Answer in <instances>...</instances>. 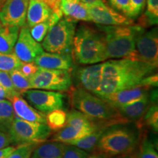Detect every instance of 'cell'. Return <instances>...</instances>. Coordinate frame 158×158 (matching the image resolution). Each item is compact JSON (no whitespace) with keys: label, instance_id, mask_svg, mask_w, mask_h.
Instances as JSON below:
<instances>
[{"label":"cell","instance_id":"1","mask_svg":"<svg viewBox=\"0 0 158 158\" xmlns=\"http://www.w3.org/2000/svg\"><path fill=\"white\" fill-rule=\"evenodd\" d=\"M157 67L130 59H113L102 63V79L96 95L103 97L140 85L143 79L155 73Z\"/></svg>","mask_w":158,"mask_h":158},{"label":"cell","instance_id":"2","mask_svg":"<svg viewBox=\"0 0 158 158\" xmlns=\"http://www.w3.org/2000/svg\"><path fill=\"white\" fill-rule=\"evenodd\" d=\"M68 92L69 102L74 108L98 127H109L129 122L122 117L109 102L78 86H73Z\"/></svg>","mask_w":158,"mask_h":158},{"label":"cell","instance_id":"3","mask_svg":"<svg viewBox=\"0 0 158 158\" xmlns=\"http://www.w3.org/2000/svg\"><path fill=\"white\" fill-rule=\"evenodd\" d=\"M143 130L134 122L109 126L100 138L92 152L106 158L129 155L138 150Z\"/></svg>","mask_w":158,"mask_h":158},{"label":"cell","instance_id":"4","mask_svg":"<svg viewBox=\"0 0 158 158\" xmlns=\"http://www.w3.org/2000/svg\"><path fill=\"white\" fill-rule=\"evenodd\" d=\"M71 56L78 64L89 65L107 60L103 32L81 23L76 29Z\"/></svg>","mask_w":158,"mask_h":158},{"label":"cell","instance_id":"5","mask_svg":"<svg viewBox=\"0 0 158 158\" xmlns=\"http://www.w3.org/2000/svg\"><path fill=\"white\" fill-rule=\"evenodd\" d=\"M104 34L106 52L108 59L138 60L135 40L145 28L138 24L99 27Z\"/></svg>","mask_w":158,"mask_h":158},{"label":"cell","instance_id":"6","mask_svg":"<svg viewBox=\"0 0 158 158\" xmlns=\"http://www.w3.org/2000/svg\"><path fill=\"white\" fill-rule=\"evenodd\" d=\"M77 22L75 20L62 18L51 27L42 41L43 50L47 52L71 55Z\"/></svg>","mask_w":158,"mask_h":158},{"label":"cell","instance_id":"7","mask_svg":"<svg viewBox=\"0 0 158 158\" xmlns=\"http://www.w3.org/2000/svg\"><path fill=\"white\" fill-rule=\"evenodd\" d=\"M13 145L40 143L48 140L52 131L45 123L29 122L15 116L8 131Z\"/></svg>","mask_w":158,"mask_h":158},{"label":"cell","instance_id":"8","mask_svg":"<svg viewBox=\"0 0 158 158\" xmlns=\"http://www.w3.org/2000/svg\"><path fill=\"white\" fill-rule=\"evenodd\" d=\"M31 89L68 92L73 86L71 70L39 68L29 78Z\"/></svg>","mask_w":158,"mask_h":158},{"label":"cell","instance_id":"9","mask_svg":"<svg viewBox=\"0 0 158 158\" xmlns=\"http://www.w3.org/2000/svg\"><path fill=\"white\" fill-rule=\"evenodd\" d=\"M21 94L33 108L45 115L64 106L65 96L61 92L29 89Z\"/></svg>","mask_w":158,"mask_h":158},{"label":"cell","instance_id":"10","mask_svg":"<svg viewBox=\"0 0 158 158\" xmlns=\"http://www.w3.org/2000/svg\"><path fill=\"white\" fill-rule=\"evenodd\" d=\"M90 20L92 22L102 26L133 25L134 21L130 18L118 13L108 6L106 2L87 5Z\"/></svg>","mask_w":158,"mask_h":158},{"label":"cell","instance_id":"11","mask_svg":"<svg viewBox=\"0 0 158 158\" xmlns=\"http://www.w3.org/2000/svg\"><path fill=\"white\" fill-rule=\"evenodd\" d=\"M135 51L138 60L157 67L158 33L157 28L145 29L138 35L135 40Z\"/></svg>","mask_w":158,"mask_h":158},{"label":"cell","instance_id":"12","mask_svg":"<svg viewBox=\"0 0 158 158\" xmlns=\"http://www.w3.org/2000/svg\"><path fill=\"white\" fill-rule=\"evenodd\" d=\"M41 44L31 37L27 24L20 28L13 53L22 62H32L43 52Z\"/></svg>","mask_w":158,"mask_h":158},{"label":"cell","instance_id":"13","mask_svg":"<svg viewBox=\"0 0 158 158\" xmlns=\"http://www.w3.org/2000/svg\"><path fill=\"white\" fill-rule=\"evenodd\" d=\"M29 0H6L0 9V22L3 26L21 28L26 25Z\"/></svg>","mask_w":158,"mask_h":158},{"label":"cell","instance_id":"14","mask_svg":"<svg viewBox=\"0 0 158 158\" xmlns=\"http://www.w3.org/2000/svg\"><path fill=\"white\" fill-rule=\"evenodd\" d=\"M102 63L101 62L77 68L74 71L76 86L97 94L102 79Z\"/></svg>","mask_w":158,"mask_h":158},{"label":"cell","instance_id":"15","mask_svg":"<svg viewBox=\"0 0 158 158\" xmlns=\"http://www.w3.org/2000/svg\"><path fill=\"white\" fill-rule=\"evenodd\" d=\"M34 62L39 68L47 69L72 70L73 68V59L71 55L68 54L43 51L35 59Z\"/></svg>","mask_w":158,"mask_h":158},{"label":"cell","instance_id":"16","mask_svg":"<svg viewBox=\"0 0 158 158\" xmlns=\"http://www.w3.org/2000/svg\"><path fill=\"white\" fill-rule=\"evenodd\" d=\"M150 89H152L141 86V85H138L135 87L118 91L114 93L107 94V95L101 97V98L106 100L112 106L116 108L143 98V96L149 93Z\"/></svg>","mask_w":158,"mask_h":158},{"label":"cell","instance_id":"17","mask_svg":"<svg viewBox=\"0 0 158 158\" xmlns=\"http://www.w3.org/2000/svg\"><path fill=\"white\" fill-rule=\"evenodd\" d=\"M10 101L13 106L15 116L18 118L26 121L46 124L45 114L33 108L21 94L14 96Z\"/></svg>","mask_w":158,"mask_h":158},{"label":"cell","instance_id":"18","mask_svg":"<svg viewBox=\"0 0 158 158\" xmlns=\"http://www.w3.org/2000/svg\"><path fill=\"white\" fill-rule=\"evenodd\" d=\"M149 94L150 92L135 101L118 106L116 108L120 115L129 122L136 123L140 122L151 102Z\"/></svg>","mask_w":158,"mask_h":158},{"label":"cell","instance_id":"19","mask_svg":"<svg viewBox=\"0 0 158 158\" xmlns=\"http://www.w3.org/2000/svg\"><path fill=\"white\" fill-rule=\"evenodd\" d=\"M51 13V9L43 0H29L27 13V26L31 28L37 23L47 21Z\"/></svg>","mask_w":158,"mask_h":158},{"label":"cell","instance_id":"20","mask_svg":"<svg viewBox=\"0 0 158 158\" xmlns=\"http://www.w3.org/2000/svg\"><path fill=\"white\" fill-rule=\"evenodd\" d=\"M60 9L65 18L77 21H91L87 5L82 2L61 0Z\"/></svg>","mask_w":158,"mask_h":158},{"label":"cell","instance_id":"21","mask_svg":"<svg viewBox=\"0 0 158 158\" xmlns=\"http://www.w3.org/2000/svg\"><path fill=\"white\" fill-rule=\"evenodd\" d=\"M151 102L147 108L143 118L136 124L140 129L143 130L144 127H147L155 133L158 132V107H157V90L154 89L150 92Z\"/></svg>","mask_w":158,"mask_h":158},{"label":"cell","instance_id":"22","mask_svg":"<svg viewBox=\"0 0 158 158\" xmlns=\"http://www.w3.org/2000/svg\"><path fill=\"white\" fill-rule=\"evenodd\" d=\"M64 144L56 141L40 143L35 148L30 158H63Z\"/></svg>","mask_w":158,"mask_h":158},{"label":"cell","instance_id":"23","mask_svg":"<svg viewBox=\"0 0 158 158\" xmlns=\"http://www.w3.org/2000/svg\"><path fill=\"white\" fill-rule=\"evenodd\" d=\"M19 31L20 27L15 26L0 27V52L13 54Z\"/></svg>","mask_w":158,"mask_h":158},{"label":"cell","instance_id":"24","mask_svg":"<svg viewBox=\"0 0 158 158\" xmlns=\"http://www.w3.org/2000/svg\"><path fill=\"white\" fill-rule=\"evenodd\" d=\"M67 124L90 133L99 127L80 111L72 108L67 112Z\"/></svg>","mask_w":158,"mask_h":158},{"label":"cell","instance_id":"25","mask_svg":"<svg viewBox=\"0 0 158 158\" xmlns=\"http://www.w3.org/2000/svg\"><path fill=\"white\" fill-rule=\"evenodd\" d=\"M88 134L89 133L83 131L80 129H78L76 127H73V126L66 124L65 127L59 130V131L56 132V133H54L52 135L50 141L59 142V143L69 145L73 142L84 137Z\"/></svg>","mask_w":158,"mask_h":158},{"label":"cell","instance_id":"26","mask_svg":"<svg viewBox=\"0 0 158 158\" xmlns=\"http://www.w3.org/2000/svg\"><path fill=\"white\" fill-rule=\"evenodd\" d=\"M108 127H99L93 132L86 135L77 141L73 142L69 145L75 146L79 149L84 150L86 152L91 153L95 148L100 138Z\"/></svg>","mask_w":158,"mask_h":158},{"label":"cell","instance_id":"27","mask_svg":"<svg viewBox=\"0 0 158 158\" xmlns=\"http://www.w3.org/2000/svg\"><path fill=\"white\" fill-rule=\"evenodd\" d=\"M15 116L11 102L8 100H0V131L8 133Z\"/></svg>","mask_w":158,"mask_h":158},{"label":"cell","instance_id":"28","mask_svg":"<svg viewBox=\"0 0 158 158\" xmlns=\"http://www.w3.org/2000/svg\"><path fill=\"white\" fill-rule=\"evenodd\" d=\"M45 121L51 131H59L67 124V112L62 108L55 109L45 115Z\"/></svg>","mask_w":158,"mask_h":158},{"label":"cell","instance_id":"29","mask_svg":"<svg viewBox=\"0 0 158 158\" xmlns=\"http://www.w3.org/2000/svg\"><path fill=\"white\" fill-rule=\"evenodd\" d=\"M158 0H147V10L139 19L138 25L146 28L157 23Z\"/></svg>","mask_w":158,"mask_h":158},{"label":"cell","instance_id":"30","mask_svg":"<svg viewBox=\"0 0 158 158\" xmlns=\"http://www.w3.org/2000/svg\"><path fill=\"white\" fill-rule=\"evenodd\" d=\"M138 158H158L155 145L143 133L138 146Z\"/></svg>","mask_w":158,"mask_h":158},{"label":"cell","instance_id":"31","mask_svg":"<svg viewBox=\"0 0 158 158\" xmlns=\"http://www.w3.org/2000/svg\"><path fill=\"white\" fill-rule=\"evenodd\" d=\"M22 63L14 53L5 54L0 52V70L9 73L12 70H19Z\"/></svg>","mask_w":158,"mask_h":158},{"label":"cell","instance_id":"32","mask_svg":"<svg viewBox=\"0 0 158 158\" xmlns=\"http://www.w3.org/2000/svg\"><path fill=\"white\" fill-rule=\"evenodd\" d=\"M11 81L15 89L20 94L31 89L29 78L24 76L19 70H14L9 72Z\"/></svg>","mask_w":158,"mask_h":158},{"label":"cell","instance_id":"33","mask_svg":"<svg viewBox=\"0 0 158 158\" xmlns=\"http://www.w3.org/2000/svg\"><path fill=\"white\" fill-rule=\"evenodd\" d=\"M51 27L50 21L49 19L47 21H43L42 23H37V24L33 26L32 27L29 28V31L31 37L34 38L37 42H42L44 39L45 35H47L48 31Z\"/></svg>","mask_w":158,"mask_h":158},{"label":"cell","instance_id":"34","mask_svg":"<svg viewBox=\"0 0 158 158\" xmlns=\"http://www.w3.org/2000/svg\"><path fill=\"white\" fill-rule=\"evenodd\" d=\"M39 143H24L18 145L7 158H30L35 148Z\"/></svg>","mask_w":158,"mask_h":158},{"label":"cell","instance_id":"35","mask_svg":"<svg viewBox=\"0 0 158 158\" xmlns=\"http://www.w3.org/2000/svg\"><path fill=\"white\" fill-rule=\"evenodd\" d=\"M89 154L84 150L72 145L64 144L63 158H87Z\"/></svg>","mask_w":158,"mask_h":158},{"label":"cell","instance_id":"36","mask_svg":"<svg viewBox=\"0 0 158 158\" xmlns=\"http://www.w3.org/2000/svg\"><path fill=\"white\" fill-rule=\"evenodd\" d=\"M146 5V0H130L129 13L127 17L130 19H135L141 15Z\"/></svg>","mask_w":158,"mask_h":158},{"label":"cell","instance_id":"37","mask_svg":"<svg viewBox=\"0 0 158 158\" xmlns=\"http://www.w3.org/2000/svg\"><path fill=\"white\" fill-rule=\"evenodd\" d=\"M0 86L8 91L9 92L13 94H19L20 93L15 89L13 82H12L10 76L8 72L0 70Z\"/></svg>","mask_w":158,"mask_h":158},{"label":"cell","instance_id":"38","mask_svg":"<svg viewBox=\"0 0 158 158\" xmlns=\"http://www.w3.org/2000/svg\"><path fill=\"white\" fill-rule=\"evenodd\" d=\"M108 4L112 8L122 12L126 16L129 13L130 0H108Z\"/></svg>","mask_w":158,"mask_h":158},{"label":"cell","instance_id":"39","mask_svg":"<svg viewBox=\"0 0 158 158\" xmlns=\"http://www.w3.org/2000/svg\"><path fill=\"white\" fill-rule=\"evenodd\" d=\"M39 67L35 64L34 62H23L21 65L19 70L21 71L22 73L27 77V78H31L33 75L36 73L38 70Z\"/></svg>","mask_w":158,"mask_h":158},{"label":"cell","instance_id":"40","mask_svg":"<svg viewBox=\"0 0 158 158\" xmlns=\"http://www.w3.org/2000/svg\"><path fill=\"white\" fill-rule=\"evenodd\" d=\"M140 85L141 86H147L149 89H155L157 87L158 85V76L157 73H154L149 75L147 77H145L143 80L140 83Z\"/></svg>","mask_w":158,"mask_h":158},{"label":"cell","instance_id":"41","mask_svg":"<svg viewBox=\"0 0 158 158\" xmlns=\"http://www.w3.org/2000/svg\"><path fill=\"white\" fill-rule=\"evenodd\" d=\"M13 145L12 140L9 134L0 131V149Z\"/></svg>","mask_w":158,"mask_h":158},{"label":"cell","instance_id":"42","mask_svg":"<svg viewBox=\"0 0 158 158\" xmlns=\"http://www.w3.org/2000/svg\"><path fill=\"white\" fill-rule=\"evenodd\" d=\"M48 6L51 9V10L55 13H62L60 9L61 0H43Z\"/></svg>","mask_w":158,"mask_h":158},{"label":"cell","instance_id":"43","mask_svg":"<svg viewBox=\"0 0 158 158\" xmlns=\"http://www.w3.org/2000/svg\"><path fill=\"white\" fill-rule=\"evenodd\" d=\"M18 95V94H13L9 92L8 91H7L6 89H5L2 86H0V100H10L13 97Z\"/></svg>","mask_w":158,"mask_h":158},{"label":"cell","instance_id":"44","mask_svg":"<svg viewBox=\"0 0 158 158\" xmlns=\"http://www.w3.org/2000/svg\"><path fill=\"white\" fill-rule=\"evenodd\" d=\"M16 146L10 145L8 147L0 149V158H7L10 154L15 149Z\"/></svg>","mask_w":158,"mask_h":158},{"label":"cell","instance_id":"45","mask_svg":"<svg viewBox=\"0 0 158 158\" xmlns=\"http://www.w3.org/2000/svg\"><path fill=\"white\" fill-rule=\"evenodd\" d=\"M138 150L137 152H135L129 154V155L118 156V157H116L113 158H138Z\"/></svg>","mask_w":158,"mask_h":158},{"label":"cell","instance_id":"46","mask_svg":"<svg viewBox=\"0 0 158 158\" xmlns=\"http://www.w3.org/2000/svg\"><path fill=\"white\" fill-rule=\"evenodd\" d=\"M80 1L85 4H86V5H92V4H97V3L101 2L103 1V0H80Z\"/></svg>","mask_w":158,"mask_h":158},{"label":"cell","instance_id":"47","mask_svg":"<svg viewBox=\"0 0 158 158\" xmlns=\"http://www.w3.org/2000/svg\"><path fill=\"white\" fill-rule=\"evenodd\" d=\"M87 158H106V157H105L102 155H98V154H96V153H94V152H91L89 155H88Z\"/></svg>","mask_w":158,"mask_h":158},{"label":"cell","instance_id":"48","mask_svg":"<svg viewBox=\"0 0 158 158\" xmlns=\"http://www.w3.org/2000/svg\"><path fill=\"white\" fill-rule=\"evenodd\" d=\"M6 0H0V9H1V7H2L3 4L5 2Z\"/></svg>","mask_w":158,"mask_h":158},{"label":"cell","instance_id":"49","mask_svg":"<svg viewBox=\"0 0 158 158\" xmlns=\"http://www.w3.org/2000/svg\"><path fill=\"white\" fill-rule=\"evenodd\" d=\"M68 1H80V0H68Z\"/></svg>","mask_w":158,"mask_h":158},{"label":"cell","instance_id":"50","mask_svg":"<svg viewBox=\"0 0 158 158\" xmlns=\"http://www.w3.org/2000/svg\"><path fill=\"white\" fill-rule=\"evenodd\" d=\"M1 26H2V23H1V22H0V27H1Z\"/></svg>","mask_w":158,"mask_h":158},{"label":"cell","instance_id":"51","mask_svg":"<svg viewBox=\"0 0 158 158\" xmlns=\"http://www.w3.org/2000/svg\"><path fill=\"white\" fill-rule=\"evenodd\" d=\"M103 1H105V0H103Z\"/></svg>","mask_w":158,"mask_h":158}]
</instances>
